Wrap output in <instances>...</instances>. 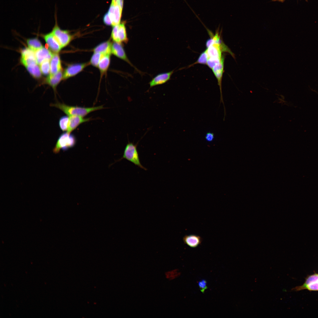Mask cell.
<instances>
[{
    "label": "cell",
    "instance_id": "32",
    "mask_svg": "<svg viewBox=\"0 0 318 318\" xmlns=\"http://www.w3.org/2000/svg\"><path fill=\"white\" fill-rule=\"evenodd\" d=\"M214 135L213 132H207L205 137L206 140L208 142H211L214 139Z\"/></svg>",
    "mask_w": 318,
    "mask_h": 318
},
{
    "label": "cell",
    "instance_id": "3",
    "mask_svg": "<svg viewBox=\"0 0 318 318\" xmlns=\"http://www.w3.org/2000/svg\"><path fill=\"white\" fill-rule=\"evenodd\" d=\"M75 137L67 132L62 134L59 137L53 151L54 153L59 152L61 150L66 151L73 147L76 143Z\"/></svg>",
    "mask_w": 318,
    "mask_h": 318
},
{
    "label": "cell",
    "instance_id": "31",
    "mask_svg": "<svg viewBox=\"0 0 318 318\" xmlns=\"http://www.w3.org/2000/svg\"><path fill=\"white\" fill-rule=\"evenodd\" d=\"M124 0H112L111 4L118 6L123 9V6Z\"/></svg>",
    "mask_w": 318,
    "mask_h": 318
},
{
    "label": "cell",
    "instance_id": "9",
    "mask_svg": "<svg viewBox=\"0 0 318 318\" xmlns=\"http://www.w3.org/2000/svg\"><path fill=\"white\" fill-rule=\"evenodd\" d=\"M123 9L120 7L111 4L107 14L112 23V26L119 24L120 23Z\"/></svg>",
    "mask_w": 318,
    "mask_h": 318
},
{
    "label": "cell",
    "instance_id": "20",
    "mask_svg": "<svg viewBox=\"0 0 318 318\" xmlns=\"http://www.w3.org/2000/svg\"><path fill=\"white\" fill-rule=\"evenodd\" d=\"M208 58H221V53L220 44H214L207 48L206 49Z\"/></svg>",
    "mask_w": 318,
    "mask_h": 318
},
{
    "label": "cell",
    "instance_id": "23",
    "mask_svg": "<svg viewBox=\"0 0 318 318\" xmlns=\"http://www.w3.org/2000/svg\"><path fill=\"white\" fill-rule=\"evenodd\" d=\"M104 54L99 52H94L89 62L90 64L98 67L99 62Z\"/></svg>",
    "mask_w": 318,
    "mask_h": 318
},
{
    "label": "cell",
    "instance_id": "29",
    "mask_svg": "<svg viewBox=\"0 0 318 318\" xmlns=\"http://www.w3.org/2000/svg\"><path fill=\"white\" fill-rule=\"evenodd\" d=\"M305 289L309 291H318V281L309 284Z\"/></svg>",
    "mask_w": 318,
    "mask_h": 318
},
{
    "label": "cell",
    "instance_id": "11",
    "mask_svg": "<svg viewBox=\"0 0 318 318\" xmlns=\"http://www.w3.org/2000/svg\"><path fill=\"white\" fill-rule=\"evenodd\" d=\"M111 54L133 66L128 59L121 43L114 42L111 47Z\"/></svg>",
    "mask_w": 318,
    "mask_h": 318
},
{
    "label": "cell",
    "instance_id": "6",
    "mask_svg": "<svg viewBox=\"0 0 318 318\" xmlns=\"http://www.w3.org/2000/svg\"><path fill=\"white\" fill-rule=\"evenodd\" d=\"M113 27L111 38L114 42L120 43H127L128 41L125 26V22L123 21Z\"/></svg>",
    "mask_w": 318,
    "mask_h": 318
},
{
    "label": "cell",
    "instance_id": "13",
    "mask_svg": "<svg viewBox=\"0 0 318 318\" xmlns=\"http://www.w3.org/2000/svg\"><path fill=\"white\" fill-rule=\"evenodd\" d=\"M173 70L168 72L158 74L154 77L149 82L150 88L158 85L164 84L168 82L173 73Z\"/></svg>",
    "mask_w": 318,
    "mask_h": 318
},
{
    "label": "cell",
    "instance_id": "34",
    "mask_svg": "<svg viewBox=\"0 0 318 318\" xmlns=\"http://www.w3.org/2000/svg\"><path fill=\"white\" fill-rule=\"evenodd\" d=\"M285 0H272L273 1H278L281 2H283Z\"/></svg>",
    "mask_w": 318,
    "mask_h": 318
},
{
    "label": "cell",
    "instance_id": "30",
    "mask_svg": "<svg viewBox=\"0 0 318 318\" xmlns=\"http://www.w3.org/2000/svg\"><path fill=\"white\" fill-rule=\"evenodd\" d=\"M198 285L201 291L204 293L206 289H207V281L204 279H202L198 282Z\"/></svg>",
    "mask_w": 318,
    "mask_h": 318
},
{
    "label": "cell",
    "instance_id": "1",
    "mask_svg": "<svg viewBox=\"0 0 318 318\" xmlns=\"http://www.w3.org/2000/svg\"><path fill=\"white\" fill-rule=\"evenodd\" d=\"M20 62L33 77H36L40 74V69L37 63L35 53L29 48L21 50Z\"/></svg>",
    "mask_w": 318,
    "mask_h": 318
},
{
    "label": "cell",
    "instance_id": "33",
    "mask_svg": "<svg viewBox=\"0 0 318 318\" xmlns=\"http://www.w3.org/2000/svg\"><path fill=\"white\" fill-rule=\"evenodd\" d=\"M103 21L104 23L106 25L108 26H112L111 21L107 13L104 16Z\"/></svg>",
    "mask_w": 318,
    "mask_h": 318
},
{
    "label": "cell",
    "instance_id": "24",
    "mask_svg": "<svg viewBox=\"0 0 318 318\" xmlns=\"http://www.w3.org/2000/svg\"><path fill=\"white\" fill-rule=\"evenodd\" d=\"M69 117L68 116H64L59 119V124L61 130L63 131H67L69 122Z\"/></svg>",
    "mask_w": 318,
    "mask_h": 318
},
{
    "label": "cell",
    "instance_id": "7",
    "mask_svg": "<svg viewBox=\"0 0 318 318\" xmlns=\"http://www.w3.org/2000/svg\"><path fill=\"white\" fill-rule=\"evenodd\" d=\"M90 64L89 62H87L73 64L69 65L66 67L63 72V80H65L75 76Z\"/></svg>",
    "mask_w": 318,
    "mask_h": 318
},
{
    "label": "cell",
    "instance_id": "28",
    "mask_svg": "<svg viewBox=\"0 0 318 318\" xmlns=\"http://www.w3.org/2000/svg\"><path fill=\"white\" fill-rule=\"evenodd\" d=\"M221 58L209 57L207 60L206 64L210 68L212 69L214 66L220 62Z\"/></svg>",
    "mask_w": 318,
    "mask_h": 318
},
{
    "label": "cell",
    "instance_id": "18",
    "mask_svg": "<svg viewBox=\"0 0 318 318\" xmlns=\"http://www.w3.org/2000/svg\"><path fill=\"white\" fill-rule=\"evenodd\" d=\"M111 55H104L99 62L98 67L100 73L101 78L106 74L108 70L110 62Z\"/></svg>",
    "mask_w": 318,
    "mask_h": 318
},
{
    "label": "cell",
    "instance_id": "10",
    "mask_svg": "<svg viewBox=\"0 0 318 318\" xmlns=\"http://www.w3.org/2000/svg\"><path fill=\"white\" fill-rule=\"evenodd\" d=\"M45 41L49 49L55 53H58L62 48L57 39L51 32L43 35Z\"/></svg>",
    "mask_w": 318,
    "mask_h": 318
},
{
    "label": "cell",
    "instance_id": "4",
    "mask_svg": "<svg viewBox=\"0 0 318 318\" xmlns=\"http://www.w3.org/2000/svg\"><path fill=\"white\" fill-rule=\"evenodd\" d=\"M137 147V144H134L128 142L125 148L123 156L119 160L125 159L141 168L146 170L147 169L141 163Z\"/></svg>",
    "mask_w": 318,
    "mask_h": 318
},
{
    "label": "cell",
    "instance_id": "5",
    "mask_svg": "<svg viewBox=\"0 0 318 318\" xmlns=\"http://www.w3.org/2000/svg\"><path fill=\"white\" fill-rule=\"evenodd\" d=\"M55 14V24L51 32L62 48L69 44L73 36L68 31L61 29L58 24L57 14Z\"/></svg>",
    "mask_w": 318,
    "mask_h": 318
},
{
    "label": "cell",
    "instance_id": "17",
    "mask_svg": "<svg viewBox=\"0 0 318 318\" xmlns=\"http://www.w3.org/2000/svg\"><path fill=\"white\" fill-rule=\"evenodd\" d=\"M50 64V72L49 74L54 75L62 70L61 61L58 53L53 54Z\"/></svg>",
    "mask_w": 318,
    "mask_h": 318
},
{
    "label": "cell",
    "instance_id": "19",
    "mask_svg": "<svg viewBox=\"0 0 318 318\" xmlns=\"http://www.w3.org/2000/svg\"><path fill=\"white\" fill-rule=\"evenodd\" d=\"M112 43L109 40L99 44L93 49L94 52H99L103 54H111V47Z\"/></svg>",
    "mask_w": 318,
    "mask_h": 318
},
{
    "label": "cell",
    "instance_id": "8",
    "mask_svg": "<svg viewBox=\"0 0 318 318\" xmlns=\"http://www.w3.org/2000/svg\"><path fill=\"white\" fill-rule=\"evenodd\" d=\"M224 56L223 55L220 62L214 66L212 69V71L216 77L218 82V84L219 86L220 93V102L222 103L224 107V113H225V110L223 99L222 89V80L223 74L224 70Z\"/></svg>",
    "mask_w": 318,
    "mask_h": 318
},
{
    "label": "cell",
    "instance_id": "15",
    "mask_svg": "<svg viewBox=\"0 0 318 318\" xmlns=\"http://www.w3.org/2000/svg\"><path fill=\"white\" fill-rule=\"evenodd\" d=\"M69 117L68 127L67 132L69 133L74 130L80 124L89 121L90 118H84L78 116H69Z\"/></svg>",
    "mask_w": 318,
    "mask_h": 318
},
{
    "label": "cell",
    "instance_id": "14",
    "mask_svg": "<svg viewBox=\"0 0 318 318\" xmlns=\"http://www.w3.org/2000/svg\"><path fill=\"white\" fill-rule=\"evenodd\" d=\"M35 55L37 63L40 65L46 60H50L53 54L47 48L42 47L35 52Z\"/></svg>",
    "mask_w": 318,
    "mask_h": 318
},
{
    "label": "cell",
    "instance_id": "16",
    "mask_svg": "<svg viewBox=\"0 0 318 318\" xmlns=\"http://www.w3.org/2000/svg\"><path fill=\"white\" fill-rule=\"evenodd\" d=\"M183 240L184 244L188 246L196 248L201 244L203 239L198 235L193 234L185 235Z\"/></svg>",
    "mask_w": 318,
    "mask_h": 318
},
{
    "label": "cell",
    "instance_id": "27",
    "mask_svg": "<svg viewBox=\"0 0 318 318\" xmlns=\"http://www.w3.org/2000/svg\"><path fill=\"white\" fill-rule=\"evenodd\" d=\"M179 274L180 273L177 269L167 271L165 273V278L169 280L175 279L179 275Z\"/></svg>",
    "mask_w": 318,
    "mask_h": 318
},
{
    "label": "cell",
    "instance_id": "22",
    "mask_svg": "<svg viewBox=\"0 0 318 318\" xmlns=\"http://www.w3.org/2000/svg\"><path fill=\"white\" fill-rule=\"evenodd\" d=\"M26 42L29 48L34 52L43 47L41 42L37 38L28 39Z\"/></svg>",
    "mask_w": 318,
    "mask_h": 318
},
{
    "label": "cell",
    "instance_id": "25",
    "mask_svg": "<svg viewBox=\"0 0 318 318\" xmlns=\"http://www.w3.org/2000/svg\"><path fill=\"white\" fill-rule=\"evenodd\" d=\"M49 60H47L43 62L40 65L41 73L44 75H48L50 72V64Z\"/></svg>",
    "mask_w": 318,
    "mask_h": 318
},
{
    "label": "cell",
    "instance_id": "21",
    "mask_svg": "<svg viewBox=\"0 0 318 318\" xmlns=\"http://www.w3.org/2000/svg\"><path fill=\"white\" fill-rule=\"evenodd\" d=\"M317 281H318V274L315 273L308 276L306 279L304 283L302 285L297 286L293 289L292 290L298 291L304 289L307 285Z\"/></svg>",
    "mask_w": 318,
    "mask_h": 318
},
{
    "label": "cell",
    "instance_id": "2",
    "mask_svg": "<svg viewBox=\"0 0 318 318\" xmlns=\"http://www.w3.org/2000/svg\"><path fill=\"white\" fill-rule=\"evenodd\" d=\"M50 106L60 109L69 116H78L84 117L92 112L104 108L102 106L89 107L69 106L59 102L51 104Z\"/></svg>",
    "mask_w": 318,
    "mask_h": 318
},
{
    "label": "cell",
    "instance_id": "12",
    "mask_svg": "<svg viewBox=\"0 0 318 318\" xmlns=\"http://www.w3.org/2000/svg\"><path fill=\"white\" fill-rule=\"evenodd\" d=\"M62 71L54 75L49 74L43 82L44 84H47L51 86L53 88L55 94L56 92L57 86L63 80V73Z\"/></svg>",
    "mask_w": 318,
    "mask_h": 318
},
{
    "label": "cell",
    "instance_id": "26",
    "mask_svg": "<svg viewBox=\"0 0 318 318\" xmlns=\"http://www.w3.org/2000/svg\"><path fill=\"white\" fill-rule=\"evenodd\" d=\"M208 58V56L206 50L200 54L197 61L191 65L196 64H206Z\"/></svg>",
    "mask_w": 318,
    "mask_h": 318
}]
</instances>
